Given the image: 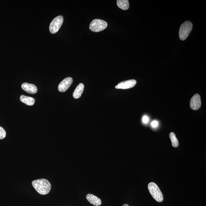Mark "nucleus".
Segmentation results:
<instances>
[{
  "label": "nucleus",
  "mask_w": 206,
  "mask_h": 206,
  "mask_svg": "<svg viewBox=\"0 0 206 206\" xmlns=\"http://www.w3.org/2000/svg\"><path fill=\"white\" fill-rule=\"evenodd\" d=\"M159 125V123L157 121L154 120L151 123V125L153 128H156Z\"/></svg>",
  "instance_id": "f3484780"
},
{
  "label": "nucleus",
  "mask_w": 206,
  "mask_h": 206,
  "mask_svg": "<svg viewBox=\"0 0 206 206\" xmlns=\"http://www.w3.org/2000/svg\"><path fill=\"white\" fill-rule=\"evenodd\" d=\"M108 26V24L105 21L101 19H94L91 22L89 29L94 32H98L105 29Z\"/></svg>",
  "instance_id": "20e7f679"
},
{
  "label": "nucleus",
  "mask_w": 206,
  "mask_h": 206,
  "mask_svg": "<svg viewBox=\"0 0 206 206\" xmlns=\"http://www.w3.org/2000/svg\"><path fill=\"white\" fill-rule=\"evenodd\" d=\"M32 184L36 191L40 194H47L51 189V184L49 182L44 179H39L32 181Z\"/></svg>",
  "instance_id": "f257e3e1"
},
{
  "label": "nucleus",
  "mask_w": 206,
  "mask_h": 206,
  "mask_svg": "<svg viewBox=\"0 0 206 206\" xmlns=\"http://www.w3.org/2000/svg\"><path fill=\"white\" fill-rule=\"evenodd\" d=\"M170 137L171 140L172 145L174 147H177L179 146L178 140L174 132H171L170 134Z\"/></svg>",
  "instance_id": "4468645a"
},
{
  "label": "nucleus",
  "mask_w": 206,
  "mask_h": 206,
  "mask_svg": "<svg viewBox=\"0 0 206 206\" xmlns=\"http://www.w3.org/2000/svg\"><path fill=\"white\" fill-rule=\"evenodd\" d=\"M84 89V85L83 84L80 83L76 88L73 93L74 98L76 99L80 98L83 93Z\"/></svg>",
  "instance_id": "9b49d317"
},
{
  "label": "nucleus",
  "mask_w": 206,
  "mask_h": 206,
  "mask_svg": "<svg viewBox=\"0 0 206 206\" xmlns=\"http://www.w3.org/2000/svg\"><path fill=\"white\" fill-rule=\"evenodd\" d=\"M86 198L91 204L98 206L101 205V201L100 198L92 194H89L86 195Z\"/></svg>",
  "instance_id": "9d476101"
},
{
  "label": "nucleus",
  "mask_w": 206,
  "mask_h": 206,
  "mask_svg": "<svg viewBox=\"0 0 206 206\" xmlns=\"http://www.w3.org/2000/svg\"><path fill=\"white\" fill-rule=\"evenodd\" d=\"M136 81L130 80L123 81L119 83L115 86L116 89H128L134 87L136 84Z\"/></svg>",
  "instance_id": "6e6552de"
},
{
  "label": "nucleus",
  "mask_w": 206,
  "mask_h": 206,
  "mask_svg": "<svg viewBox=\"0 0 206 206\" xmlns=\"http://www.w3.org/2000/svg\"><path fill=\"white\" fill-rule=\"evenodd\" d=\"M73 82V79L70 77L64 79L58 86V90L60 92H65L68 90Z\"/></svg>",
  "instance_id": "423d86ee"
},
{
  "label": "nucleus",
  "mask_w": 206,
  "mask_h": 206,
  "mask_svg": "<svg viewBox=\"0 0 206 206\" xmlns=\"http://www.w3.org/2000/svg\"><path fill=\"white\" fill-rule=\"evenodd\" d=\"M190 105L191 108L193 110H197L201 106V98L198 94H195L191 98Z\"/></svg>",
  "instance_id": "0eeeda50"
},
{
  "label": "nucleus",
  "mask_w": 206,
  "mask_h": 206,
  "mask_svg": "<svg viewBox=\"0 0 206 206\" xmlns=\"http://www.w3.org/2000/svg\"><path fill=\"white\" fill-rule=\"evenodd\" d=\"M142 121L143 123L144 124L147 123L149 121V117L147 116H144L142 118Z\"/></svg>",
  "instance_id": "dca6fc26"
},
{
  "label": "nucleus",
  "mask_w": 206,
  "mask_h": 206,
  "mask_svg": "<svg viewBox=\"0 0 206 206\" xmlns=\"http://www.w3.org/2000/svg\"><path fill=\"white\" fill-rule=\"evenodd\" d=\"M20 100L22 102L28 106H32L35 102L34 98L31 97L25 96L22 95L20 97Z\"/></svg>",
  "instance_id": "f8f14e48"
},
{
  "label": "nucleus",
  "mask_w": 206,
  "mask_h": 206,
  "mask_svg": "<svg viewBox=\"0 0 206 206\" xmlns=\"http://www.w3.org/2000/svg\"><path fill=\"white\" fill-rule=\"evenodd\" d=\"M22 88L25 92L33 94H36L38 92V89L36 86L33 84L27 83H23L22 85Z\"/></svg>",
  "instance_id": "1a4fd4ad"
},
{
  "label": "nucleus",
  "mask_w": 206,
  "mask_h": 206,
  "mask_svg": "<svg viewBox=\"0 0 206 206\" xmlns=\"http://www.w3.org/2000/svg\"><path fill=\"white\" fill-rule=\"evenodd\" d=\"M148 189L154 199L158 202H161L163 201V196L159 187L153 182L149 183Z\"/></svg>",
  "instance_id": "f03ea898"
},
{
  "label": "nucleus",
  "mask_w": 206,
  "mask_h": 206,
  "mask_svg": "<svg viewBox=\"0 0 206 206\" xmlns=\"http://www.w3.org/2000/svg\"><path fill=\"white\" fill-rule=\"evenodd\" d=\"M123 206H129L128 204H124Z\"/></svg>",
  "instance_id": "a211bd4d"
},
{
  "label": "nucleus",
  "mask_w": 206,
  "mask_h": 206,
  "mask_svg": "<svg viewBox=\"0 0 206 206\" xmlns=\"http://www.w3.org/2000/svg\"><path fill=\"white\" fill-rule=\"evenodd\" d=\"M6 136V132L4 128L0 126V140L3 139Z\"/></svg>",
  "instance_id": "2eb2a0df"
},
{
  "label": "nucleus",
  "mask_w": 206,
  "mask_h": 206,
  "mask_svg": "<svg viewBox=\"0 0 206 206\" xmlns=\"http://www.w3.org/2000/svg\"><path fill=\"white\" fill-rule=\"evenodd\" d=\"M117 5L119 8L123 10H127L129 6L128 0H118Z\"/></svg>",
  "instance_id": "ddd939ff"
},
{
  "label": "nucleus",
  "mask_w": 206,
  "mask_h": 206,
  "mask_svg": "<svg viewBox=\"0 0 206 206\" xmlns=\"http://www.w3.org/2000/svg\"><path fill=\"white\" fill-rule=\"evenodd\" d=\"M64 22V18L60 15L53 19L49 26V31L52 34H55L59 31Z\"/></svg>",
  "instance_id": "39448f33"
},
{
  "label": "nucleus",
  "mask_w": 206,
  "mask_h": 206,
  "mask_svg": "<svg viewBox=\"0 0 206 206\" xmlns=\"http://www.w3.org/2000/svg\"><path fill=\"white\" fill-rule=\"evenodd\" d=\"M193 25L190 21H187L182 24L180 26L179 31V36L180 39L184 41L187 38L188 36L191 31Z\"/></svg>",
  "instance_id": "7ed1b4c3"
}]
</instances>
